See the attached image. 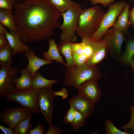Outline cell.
I'll use <instances>...</instances> for the list:
<instances>
[{
	"mask_svg": "<svg viewBox=\"0 0 134 134\" xmlns=\"http://www.w3.org/2000/svg\"><path fill=\"white\" fill-rule=\"evenodd\" d=\"M14 13L20 39L25 44L54 35L62 17L48 0H30L13 3Z\"/></svg>",
	"mask_w": 134,
	"mask_h": 134,
	"instance_id": "1",
	"label": "cell"
},
{
	"mask_svg": "<svg viewBox=\"0 0 134 134\" xmlns=\"http://www.w3.org/2000/svg\"><path fill=\"white\" fill-rule=\"evenodd\" d=\"M100 6L81 9L76 33L82 39L91 38L98 30L104 14Z\"/></svg>",
	"mask_w": 134,
	"mask_h": 134,
	"instance_id": "2",
	"label": "cell"
},
{
	"mask_svg": "<svg viewBox=\"0 0 134 134\" xmlns=\"http://www.w3.org/2000/svg\"><path fill=\"white\" fill-rule=\"evenodd\" d=\"M102 74L99 68L91 66L87 63L80 67H76L73 69L65 73L64 83L66 86L77 88L82 83L92 78L100 79Z\"/></svg>",
	"mask_w": 134,
	"mask_h": 134,
	"instance_id": "3",
	"label": "cell"
},
{
	"mask_svg": "<svg viewBox=\"0 0 134 134\" xmlns=\"http://www.w3.org/2000/svg\"><path fill=\"white\" fill-rule=\"evenodd\" d=\"M40 89L32 88L21 90H15L6 93L4 97L10 101L16 102L27 109L37 114L40 111L38 99Z\"/></svg>",
	"mask_w": 134,
	"mask_h": 134,
	"instance_id": "4",
	"label": "cell"
},
{
	"mask_svg": "<svg viewBox=\"0 0 134 134\" xmlns=\"http://www.w3.org/2000/svg\"><path fill=\"white\" fill-rule=\"evenodd\" d=\"M82 9L81 5L77 3L62 13L63 21L59 28L62 32L60 35L61 40H67L72 42L77 41L75 34Z\"/></svg>",
	"mask_w": 134,
	"mask_h": 134,
	"instance_id": "5",
	"label": "cell"
},
{
	"mask_svg": "<svg viewBox=\"0 0 134 134\" xmlns=\"http://www.w3.org/2000/svg\"><path fill=\"white\" fill-rule=\"evenodd\" d=\"M127 3L125 1H117L110 4L107 11L104 13L99 27L91 38L102 39L103 36L117 21V18L125 9Z\"/></svg>",
	"mask_w": 134,
	"mask_h": 134,
	"instance_id": "6",
	"label": "cell"
},
{
	"mask_svg": "<svg viewBox=\"0 0 134 134\" xmlns=\"http://www.w3.org/2000/svg\"><path fill=\"white\" fill-rule=\"evenodd\" d=\"M51 86L40 89L38 99L40 111L44 116L49 127L53 126V101L56 96Z\"/></svg>",
	"mask_w": 134,
	"mask_h": 134,
	"instance_id": "7",
	"label": "cell"
},
{
	"mask_svg": "<svg viewBox=\"0 0 134 134\" xmlns=\"http://www.w3.org/2000/svg\"><path fill=\"white\" fill-rule=\"evenodd\" d=\"M102 39L106 44L110 56L118 59L121 55L122 44L126 39L125 34L112 27L104 34Z\"/></svg>",
	"mask_w": 134,
	"mask_h": 134,
	"instance_id": "8",
	"label": "cell"
},
{
	"mask_svg": "<svg viewBox=\"0 0 134 134\" xmlns=\"http://www.w3.org/2000/svg\"><path fill=\"white\" fill-rule=\"evenodd\" d=\"M0 98L7 93L15 90L13 85L14 80L18 74V70L12 65H0Z\"/></svg>",
	"mask_w": 134,
	"mask_h": 134,
	"instance_id": "9",
	"label": "cell"
},
{
	"mask_svg": "<svg viewBox=\"0 0 134 134\" xmlns=\"http://www.w3.org/2000/svg\"><path fill=\"white\" fill-rule=\"evenodd\" d=\"M84 39L91 47L92 51L91 56L88 58L87 64L96 66L107 57L108 49L104 40L91 38Z\"/></svg>",
	"mask_w": 134,
	"mask_h": 134,
	"instance_id": "10",
	"label": "cell"
},
{
	"mask_svg": "<svg viewBox=\"0 0 134 134\" xmlns=\"http://www.w3.org/2000/svg\"><path fill=\"white\" fill-rule=\"evenodd\" d=\"M31 111L23 107H10L0 113V120L3 124L13 128L18 123L25 119Z\"/></svg>",
	"mask_w": 134,
	"mask_h": 134,
	"instance_id": "11",
	"label": "cell"
},
{
	"mask_svg": "<svg viewBox=\"0 0 134 134\" xmlns=\"http://www.w3.org/2000/svg\"><path fill=\"white\" fill-rule=\"evenodd\" d=\"M98 80L92 78L82 83L76 88L78 94L95 103L98 102L101 96V91Z\"/></svg>",
	"mask_w": 134,
	"mask_h": 134,
	"instance_id": "12",
	"label": "cell"
},
{
	"mask_svg": "<svg viewBox=\"0 0 134 134\" xmlns=\"http://www.w3.org/2000/svg\"><path fill=\"white\" fill-rule=\"evenodd\" d=\"M68 102L86 119L93 113L96 103L85 97L79 94L70 99Z\"/></svg>",
	"mask_w": 134,
	"mask_h": 134,
	"instance_id": "13",
	"label": "cell"
},
{
	"mask_svg": "<svg viewBox=\"0 0 134 134\" xmlns=\"http://www.w3.org/2000/svg\"><path fill=\"white\" fill-rule=\"evenodd\" d=\"M24 55L29 62L28 65L25 68L30 72L33 79L36 72L41 67L53 63L52 61L46 60L38 57L33 49H31L29 51L25 52Z\"/></svg>",
	"mask_w": 134,
	"mask_h": 134,
	"instance_id": "14",
	"label": "cell"
},
{
	"mask_svg": "<svg viewBox=\"0 0 134 134\" xmlns=\"http://www.w3.org/2000/svg\"><path fill=\"white\" fill-rule=\"evenodd\" d=\"M9 43L12 49V56L29 51L31 49L29 47L24 44L21 41L19 33L9 32L5 34Z\"/></svg>",
	"mask_w": 134,
	"mask_h": 134,
	"instance_id": "15",
	"label": "cell"
},
{
	"mask_svg": "<svg viewBox=\"0 0 134 134\" xmlns=\"http://www.w3.org/2000/svg\"><path fill=\"white\" fill-rule=\"evenodd\" d=\"M72 42L67 40H62L57 45L59 53L63 55L66 60L65 67L68 71L72 70L76 67L72 57L71 47Z\"/></svg>",
	"mask_w": 134,
	"mask_h": 134,
	"instance_id": "16",
	"label": "cell"
},
{
	"mask_svg": "<svg viewBox=\"0 0 134 134\" xmlns=\"http://www.w3.org/2000/svg\"><path fill=\"white\" fill-rule=\"evenodd\" d=\"M0 23L6 27L9 32L18 31L15 16L13 10L0 9Z\"/></svg>",
	"mask_w": 134,
	"mask_h": 134,
	"instance_id": "17",
	"label": "cell"
},
{
	"mask_svg": "<svg viewBox=\"0 0 134 134\" xmlns=\"http://www.w3.org/2000/svg\"><path fill=\"white\" fill-rule=\"evenodd\" d=\"M48 41V50L47 51H44L42 53V56L45 60L50 61H55L65 67L66 63L60 54L54 39L49 38Z\"/></svg>",
	"mask_w": 134,
	"mask_h": 134,
	"instance_id": "18",
	"label": "cell"
},
{
	"mask_svg": "<svg viewBox=\"0 0 134 134\" xmlns=\"http://www.w3.org/2000/svg\"><path fill=\"white\" fill-rule=\"evenodd\" d=\"M130 7V4L127 3L125 9L118 16L116 23L112 27L128 35L129 34L128 29L131 26L129 17Z\"/></svg>",
	"mask_w": 134,
	"mask_h": 134,
	"instance_id": "19",
	"label": "cell"
},
{
	"mask_svg": "<svg viewBox=\"0 0 134 134\" xmlns=\"http://www.w3.org/2000/svg\"><path fill=\"white\" fill-rule=\"evenodd\" d=\"M21 76L15 78L14 83L15 90H21L32 88V79L30 72L25 68L21 70Z\"/></svg>",
	"mask_w": 134,
	"mask_h": 134,
	"instance_id": "20",
	"label": "cell"
},
{
	"mask_svg": "<svg viewBox=\"0 0 134 134\" xmlns=\"http://www.w3.org/2000/svg\"><path fill=\"white\" fill-rule=\"evenodd\" d=\"M126 40L125 50L121 55L118 61L123 65L129 66L131 58L134 54V37Z\"/></svg>",
	"mask_w": 134,
	"mask_h": 134,
	"instance_id": "21",
	"label": "cell"
},
{
	"mask_svg": "<svg viewBox=\"0 0 134 134\" xmlns=\"http://www.w3.org/2000/svg\"><path fill=\"white\" fill-rule=\"evenodd\" d=\"M57 79L49 80L42 76L41 73L37 71L32 79V88L34 89H39L51 86L58 82Z\"/></svg>",
	"mask_w": 134,
	"mask_h": 134,
	"instance_id": "22",
	"label": "cell"
},
{
	"mask_svg": "<svg viewBox=\"0 0 134 134\" xmlns=\"http://www.w3.org/2000/svg\"><path fill=\"white\" fill-rule=\"evenodd\" d=\"M32 118L30 114L25 119L17 124L13 128L14 134H27L29 130L33 127L30 123Z\"/></svg>",
	"mask_w": 134,
	"mask_h": 134,
	"instance_id": "23",
	"label": "cell"
},
{
	"mask_svg": "<svg viewBox=\"0 0 134 134\" xmlns=\"http://www.w3.org/2000/svg\"><path fill=\"white\" fill-rule=\"evenodd\" d=\"M12 49L9 43L0 49V64L11 65L13 63Z\"/></svg>",
	"mask_w": 134,
	"mask_h": 134,
	"instance_id": "24",
	"label": "cell"
},
{
	"mask_svg": "<svg viewBox=\"0 0 134 134\" xmlns=\"http://www.w3.org/2000/svg\"><path fill=\"white\" fill-rule=\"evenodd\" d=\"M59 12H65L77 3L70 0H48Z\"/></svg>",
	"mask_w": 134,
	"mask_h": 134,
	"instance_id": "25",
	"label": "cell"
},
{
	"mask_svg": "<svg viewBox=\"0 0 134 134\" xmlns=\"http://www.w3.org/2000/svg\"><path fill=\"white\" fill-rule=\"evenodd\" d=\"M86 119L81 113L75 109L74 118L70 124L72 130L76 131L80 127L84 126Z\"/></svg>",
	"mask_w": 134,
	"mask_h": 134,
	"instance_id": "26",
	"label": "cell"
},
{
	"mask_svg": "<svg viewBox=\"0 0 134 134\" xmlns=\"http://www.w3.org/2000/svg\"><path fill=\"white\" fill-rule=\"evenodd\" d=\"M105 127L106 134H129L126 131L123 132L117 128L112 121L107 119L105 121Z\"/></svg>",
	"mask_w": 134,
	"mask_h": 134,
	"instance_id": "27",
	"label": "cell"
},
{
	"mask_svg": "<svg viewBox=\"0 0 134 134\" xmlns=\"http://www.w3.org/2000/svg\"><path fill=\"white\" fill-rule=\"evenodd\" d=\"M72 55L74 63L76 67H80L87 63L88 58L83 53L79 55L72 52Z\"/></svg>",
	"mask_w": 134,
	"mask_h": 134,
	"instance_id": "28",
	"label": "cell"
},
{
	"mask_svg": "<svg viewBox=\"0 0 134 134\" xmlns=\"http://www.w3.org/2000/svg\"><path fill=\"white\" fill-rule=\"evenodd\" d=\"M130 108L131 114V119L128 123L122 126L120 129L124 130L125 131L128 129H131L134 133V105H131Z\"/></svg>",
	"mask_w": 134,
	"mask_h": 134,
	"instance_id": "29",
	"label": "cell"
},
{
	"mask_svg": "<svg viewBox=\"0 0 134 134\" xmlns=\"http://www.w3.org/2000/svg\"><path fill=\"white\" fill-rule=\"evenodd\" d=\"M75 111V108L73 106L70 105V107L64 117V122L65 124H71L72 123L74 118Z\"/></svg>",
	"mask_w": 134,
	"mask_h": 134,
	"instance_id": "30",
	"label": "cell"
},
{
	"mask_svg": "<svg viewBox=\"0 0 134 134\" xmlns=\"http://www.w3.org/2000/svg\"><path fill=\"white\" fill-rule=\"evenodd\" d=\"M71 47L72 52L75 54L80 55L84 52V46L81 43L72 42Z\"/></svg>",
	"mask_w": 134,
	"mask_h": 134,
	"instance_id": "31",
	"label": "cell"
},
{
	"mask_svg": "<svg viewBox=\"0 0 134 134\" xmlns=\"http://www.w3.org/2000/svg\"><path fill=\"white\" fill-rule=\"evenodd\" d=\"M15 0H0V8L5 9L13 10Z\"/></svg>",
	"mask_w": 134,
	"mask_h": 134,
	"instance_id": "32",
	"label": "cell"
},
{
	"mask_svg": "<svg viewBox=\"0 0 134 134\" xmlns=\"http://www.w3.org/2000/svg\"><path fill=\"white\" fill-rule=\"evenodd\" d=\"M45 131L43 125H40L38 123L35 128L29 130L27 134H44L45 133Z\"/></svg>",
	"mask_w": 134,
	"mask_h": 134,
	"instance_id": "33",
	"label": "cell"
},
{
	"mask_svg": "<svg viewBox=\"0 0 134 134\" xmlns=\"http://www.w3.org/2000/svg\"><path fill=\"white\" fill-rule=\"evenodd\" d=\"M92 5H95L100 3L104 7H108L110 4L113 3L115 0H90Z\"/></svg>",
	"mask_w": 134,
	"mask_h": 134,
	"instance_id": "34",
	"label": "cell"
},
{
	"mask_svg": "<svg viewBox=\"0 0 134 134\" xmlns=\"http://www.w3.org/2000/svg\"><path fill=\"white\" fill-rule=\"evenodd\" d=\"M62 131L58 127L52 126L49 127L46 134H60L62 133Z\"/></svg>",
	"mask_w": 134,
	"mask_h": 134,
	"instance_id": "35",
	"label": "cell"
},
{
	"mask_svg": "<svg viewBox=\"0 0 134 134\" xmlns=\"http://www.w3.org/2000/svg\"><path fill=\"white\" fill-rule=\"evenodd\" d=\"M54 93L56 96H61L64 100L67 97L68 95V93L66 89L64 88H63L60 91L54 92Z\"/></svg>",
	"mask_w": 134,
	"mask_h": 134,
	"instance_id": "36",
	"label": "cell"
},
{
	"mask_svg": "<svg viewBox=\"0 0 134 134\" xmlns=\"http://www.w3.org/2000/svg\"><path fill=\"white\" fill-rule=\"evenodd\" d=\"M129 21L132 30L134 32V5L129 12Z\"/></svg>",
	"mask_w": 134,
	"mask_h": 134,
	"instance_id": "37",
	"label": "cell"
},
{
	"mask_svg": "<svg viewBox=\"0 0 134 134\" xmlns=\"http://www.w3.org/2000/svg\"><path fill=\"white\" fill-rule=\"evenodd\" d=\"M9 43L5 34H0V49L6 46Z\"/></svg>",
	"mask_w": 134,
	"mask_h": 134,
	"instance_id": "38",
	"label": "cell"
},
{
	"mask_svg": "<svg viewBox=\"0 0 134 134\" xmlns=\"http://www.w3.org/2000/svg\"><path fill=\"white\" fill-rule=\"evenodd\" d=\"M0 128L5 134H14L12 128H7L0 125Z\"/></svg>",
	"mask_w": 134,
	"mask_h": 134,
	"instance_id": "39",
	"label": "cell"
},
{
	"mask_svg": "<svg viewBox=\"0 0 134 134\" xmlns=\"http://www.w3.org/2000/svg\"><path fill=\"white\" fill-rule=\"evenodd\" d=\"M3 25L0 23V34H5L9 32Z\"/></svg>",
	"mask_w": 134,
	"mask_h": 134,
	"instance_id": "40",
	"label": "cell"
},
{
	"mask_svg": "<svg viewBox=\"0 0 134 134\" xmlns=\"http://www.w3.org/2000/svg\"><path fill=\"white\" fill-rule=\"evenodd\" d=\"M130 65L131 66L133 71L134 72V54L131 59Z\"/></svg>",
	"mask_w": 134,
	"mask_h": 134,
	"instance_id": "41",
	"label": "cell"
},
{
	"mask_svg": "<svg viewBox=\"0 0 134 134\" xmlns=\"http://www.w3.org/2000/svg\"><path fill=\"white\" fill-rule=\"evenodd\" d=\"M30 0H21L22 1H28Z\"/></svg>",
	"mask_w": 134,
	"mask_h": 134,
	"instance_id": "42",
	"label": "cell"
},
{
	"mask_svg": "<svg viewBox=\"0 0 134 134\" xmlns=\"http://www.w3.org/2000/svg\"><path fill=\"white\" fill-rule=\"evenodd\" d=\"M16 1H17L18 2H20V1L21 0H16Z\"/></svg>",
	"mask_w": 134,
	"mask_h": 134,
	"instance_id": "43",
	"label": "cell"
},
{
	"mask_svg": "<svg viewBox=\"0 0 134 134\" xmlns=\"http://www.w3.org/2000/svg\"><path fill=\"white\" fill-rule=\"evenodd\" d=\"M133 103L134 104V97L133 98Z\"/></svg>",
	"mask_w": 134,
	"mask_h": 134,
	"instance_id": "44",
	"label": "cell"
},
{
	"mask_svg": "<svg viewBox=\"0 0 134 134\" xmlns=\"http://www.w3.org/2000/svg\"><path fill=\"white\" fill-rule=\"evenodd\" d=\"M131 1H132L134 3V0H130Z\"/></svg>",
	"mask_w": 134,
	"mask_h": 134,
	"instance_id": "45",
	"label": "cell"
}]
</instances>
